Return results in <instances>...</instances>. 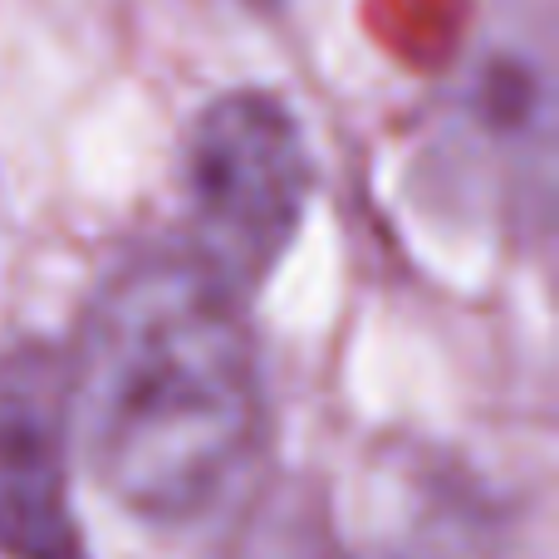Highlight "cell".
<instances>
[{
    "label": "cell",
    "mask_w": 559,
    "mask_h": 559,
    "mask_svg": "<svg viewBox=\"0 0 559 559\" xmlns=\"http://www.w3.org/2000/svg\"><path fill=\"white\" fill-rule=\"evenodd\" d=\"M246 299L187 246H153L104 275L69 364L94 476L143 521H197L261 447L265 388Z\"/></svg>",
    "instance_id": "cell-1"
},
{
    "label": "cell",
    "mask_w": 559,
    "mask_h": 559,
    "mask_svg": "<svg viewBox=\"0 0 559 559\" xmlns=\"http://www.w3.org/2000/svg\"><path fill=\"white\" fill-rule=\"evenodd\" d=\"M314 157L305 128L265 88L212 98L187 143V251L226 289L251 299L299 236Z\"/></svg>",
    "instance_id": "cell-2"
},
{
    "label": "cell",
    "mask_w": 559,
    "mask_h": 559,
    "mask_svg": "<svg viewBox=\"0 0 559 559\" xmlns=\"http://www.w3.org/2000/svg\"><path fill=\"white\" fill-rule=\"evenodd\" d=\"M69 364L55 348L0 354V555L84 559L69 501Z\"/></svg>",
    "instance_id": "cell-3"
},
{
    "label": "cell",
    "mask_w": 559,
    "mask_h": 559,
    "mask_svg": "<svg viewBox=\"0 0 559 559\" xmlns=\"http://www.w3.org/2000/svg\"><path fill=\"white\" fill-rule=\"evenodd\" d=\"M452 123H462V147L481 153L496 167L491 182L515 206V197L535 202L545 216V187H550V79L515 49H496L466 79V94L456 104ZM476 163V167H481Z\"/></svg>",
    "instance_id": "cell-4"
}]
</instances>
